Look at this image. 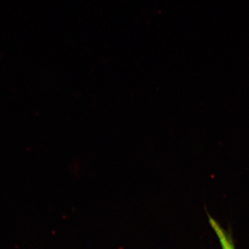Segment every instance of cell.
<instances>
[{
	"mask_svg": "<svg viewBox=\"0 0 249 249\" xmlns=\"http://www.w3.org/2000/svg\"><path fill=\"white\" fill-rule=\"evenodd\" d=\"M208 218L210 225L217 236L222 249H235L231 235L225 229H223L220 224L209 214Z\"/></svg>",
	"mask_w": 249,
	"mask_h": 249,
	"instance_id": "1",
	"label": "cell"
}]
</instances>
